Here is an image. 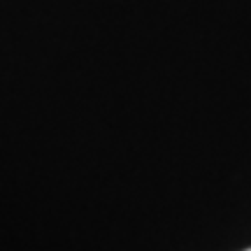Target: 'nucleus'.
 Returning a JSON list of instances; mask_svg holds the SVG:
<instances>
[{
  "label": "nucleus",
  "mask_w": 251,
  "mask_h": 251,
  "mask_svg": "<svg viewBox=\"0 0 251 251\" xmlns=\"http://www.w3.org/2000/svg\"><path fill=\"white\" fill-rule=\"evenodd\" d=\"M247 251H251V249H247Z\"/></svg>",
  "instance_id": "obj_1"
}]
</instances>
